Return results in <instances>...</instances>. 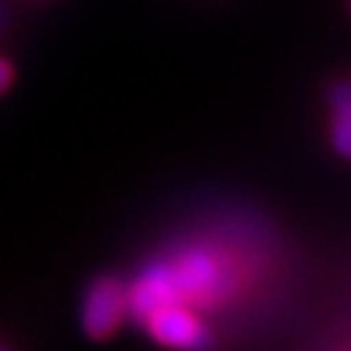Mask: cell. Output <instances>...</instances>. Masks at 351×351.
Listing matches in <instances>:
<instances>
[{
  "instance_id": "6da1fadb",
  "label": "cell",
  "mask_w": 351,
  "mask_h": 351,
  "mask_svg": "<svg viewBox=\"0 0 351 351\" xmlns=\"http://www.w3.org/2000/svg\"><path fill=\"white\" fill-rule=\"evenodd\" d=\"M234 269L222 254L208 247H193L173 261L149 266L132 285L127 305L134 315L147 317L164 305H210L234 291Z\"/></svg>"
},
{
  "instance_id": "7a4b0ae2",
  "label": "cell",
  "mask_w": 351,
  "mask_h": 351,
  "mask_svg": "<svg viewBox=\"0 0 351 351\" xmlns=\"http://www.w3.org/2000/svg\"><path fill=\"white\" fill-rule=\"evenodd\" d=\"M127 305V295L122 285L112 278H98L83 302V329L93 339H105L115 332Z\"/></svg>"
},
{
  "instance_id": "3957f363",
  "label": "cell",
  "mask_w": 351,
  "mask_h": 351,
  "mask_svg": "<svg viewBox=\"0 0 351 351\" xmlns=\"http://www.w3.org/2000/svg\"><path fill=\"white\" fill-rule=\"evenodd\" d=\"M149 332L154 339L166 346H181V349H195L208 344L205 329L195 317L186 310V305H164L147 315Z\"/></svg>"
},
{
  "instance_id": "277c9868",
  "label": "cell",
  "mask_w": 351,
  "mask_h": 351,
  "mask_svg": "<svg viewBox=\"0 0 351 351\" xmlns=\"http://www.w3.org/2000/svg\"><path fill=\"white\" fill-rule=\"evenodd\" d=\"M332 110H335V125H332V142L341 156L351 159V86L339 83L332 90Z\"/></svg>"
},
{
  "instance_id": "5b68a950",
  "label": "cell",
  "mask_w": 351,
  "mask_h": 351,
  "mask_svg": "<svg viewBox=\"0 0 351 351\" xmlns=\"http://www.w3.org/2000/svg\"><path fill=\"white\" fill-rule=\"evenodd\" d=\"M12 81V71H10V66L5 64V61H0V90L8 86V83Z\"/></svg>"
}]
</instances>
